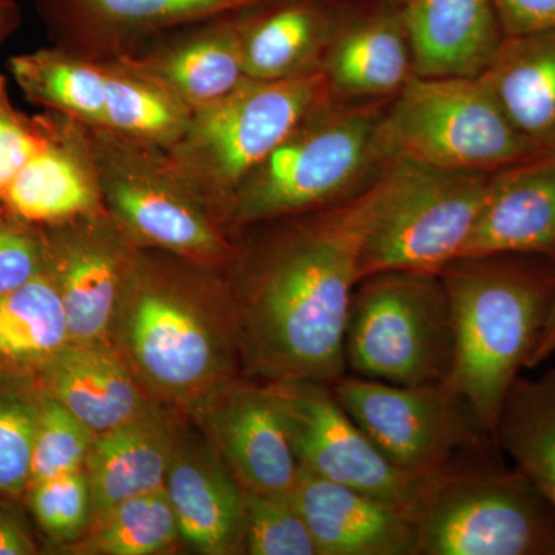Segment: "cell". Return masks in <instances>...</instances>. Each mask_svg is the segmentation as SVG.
Segmentation results:
<instances>
[{
  "label": "cell",
  "mask_w": 555,
  "mask_h": 555,
  "mask_svg": "<svg viewBox=\"0 0 555 555\" xmlns=\"http://www.w3.org/2000/svg\"><path fill=\"white\" fill-rule=\"evenodd\" d=\"M25 494L39 528L53 542L68 546L86 534L93 517L86 470L46 478L28 486Z\"/></svg>",
  "instance_id": "cell-35"
},
{
  "label": "cell",
  "mask_w": 555,
  "mask_h": 555,
  "mask_svg": "<svg viewBox=\"0 0 555 555\" xmlns=\"http://www.w3.org/2000/svg\"><path fill=\"white\" fill-rule=\"evenodd\" d=\"M164 488L181 540L196 553L246 554L244 489L207 440L179 434Z\"/></svg>",
  "instance_id": "cell-19"
},
{
  "label": "cell",
  "mask_w": 555,
  "mask_h": 555,
  "mask_svg": "<svg viewBox=\"0 0 555 555\" xmlns=\"http://www.w3.org/2000/svg\"><path fill=\"white\" fill-rule=\"evenodd\" d=\"M236 13L164 33L115 60L155 80L192 113L210 107L248 79Z\"/></svg>",
  "instance_id": "cell-17"
},
{
  "label": "cell",
  "mask_w": 555,
  "mask_h": 555,
  "mask_svg": "<svg viewBox=\"0 0 555 555\" xmlns=\"http://www.w3.org/2000/svg\"><path fill=\"white\" fill-rule=\"evenodd\" d=\"M343 0H259L236 13L247 78L283 80L321 72Z\"/></svg>",
  "instance_id": "cell-21"
},
{
  "label": "cell",
  "mask_w": 555,
  "mask_h": 555,
  "mask_svg": "<svg viewBox=\"0 0 555 555\" xmlns=\"http://www.w3.org/2000/svg\"><path fill=\"white\" fill-rule=\"evenodd\" d=\"M244 550L248 555H318L292 492L244 489Z\"/></svg>",
  "instance_id": "cell-33"
},
{
  "label": "cell",
  "mask_w": 555,
  "mask_h": 555,
  "mask_svg": "<svg viewBox=\"0 0 555 555\" xmlns=\"http://www.w3.org/2000/svg\"><path fill=\"white\" fill-rule=\"evenodd\" d=\"M181 540L177 516L166 488L124 500L94 514L75 553L101 555H158L170 553Z\"/></svg>",
  "instance_id": "cell-31"
},
{
  "label": "cell",
  "mask_w": 555,
  "mask_h": 555,
  "mask_svg": "<svg viewBox=\"0 0 555 555\" xmlns=\"http://www.w3.org/2000/svg\"><path fill=\"white\" fill-rule=\"evenodd\" d=\"M332 390L378 451L412 477L443 473L460 452L492 441L448 383L398 386L346 374Z\"/></svg>",
  "instance_id": "cell-11"
},
{
  "label": "cell",
  "mask_w": 555,
  "mask_h": 555,
  "mask_svg": "<svg viewBox=\"0 0 555 555\" xmlns=\"http://www.w3.org/2000/svg\"><path fill=\"white\" fill-rule=\"evenodd\" d=\"M86 124V122H83ZM105 210L139 247L225 269L235 244L166 149L86 124Z\"/></svg>",
  "instance_id": "cell-9"
},
{
  "label": "cell",
  "mask_w": 555,
  "mask_h": 555,
  "mask_svg": "<svg viewBox=\"0 0 555 555\" xmlns=\"http://www.w3.org/2000/svg\"><path fill=\"white\" fill-rule=\"evenodd\" d=\"M492 441L555 511V369L537 379L518 377L507 390Z\"/></svg>",
  "instance_id": "cell-28"
},
{
  "label": "cell",
  "mask_w": 555,
  "mask_h": 555,
  "mask_svg": "<svg viewBox=\"0 0 555 555\" xmlns=\"http://www.w3.org/2000/svg\"><path fill=\"white\" fill-rule=\"evenodd\" d=\"M321 73L338 100L396 98L416 76L403 9L387 0H343Z\"/></svg>",
  "instance_id": "cell-16"
},
{
  "label": "cell",
  "mask_w": 555,
  "mask_h": 555,
  "mask_svg": "<svg viewBox=\"0 0 555 555\" xmlns=\"http://www.w3.org/2000/svg\"><path fill=\"white\" fill-rule=\"evenodd\" d=\"M50 129V113L28 115L13 104L9 80L0 75V199L38 153Z\"/></svg>",
  "instance_id": "cell-36"
},
{
  "label": "cell",
  "mask_w": 555,
  "mask_h": 555,
  "mask_svg": "<svg viewBox=\"0 0 555 555\" xmlns=\"http://www.w3.org/2000/svg\"><path fill=\"white\" fill-rule=\"evenodd\" d=\"M35 383L96 434L129 422L152 403L109 341L68 343Z\"/></svg>",
  "instance_id": "cell-23"
},
{
  "label": "cell",
  "mask_w": 555,
  "mask_h": 555,
  "mask_svg": "<svg viewBox=\"0 0 555 555\" xmlns=\"http://www.w3.org/2000/svg\"><path fill=\"white\" fill-rule=\"evenodd\" d=\"M294 496L318 555H416L414 524L400 507L301 466Z\"/></svg>",
  "instance_id": "cell-20"
},
{
  "label": "cell",
  "mask_w": 555,
  "mask_h": 555,
  "mask_svg": "<svg viewBox=\"0 0 555 555\" xmlns=\"http://www.w3.org/2000/svg\"><path fill=\"white\" fill-rule=\"evenodd\" d=\"M40 390L33 377L0 375V496L16 499L30 485Z\"/></svg>",
  "instance_id": "cell-32"
},
{
  "label": "cell",
  "mask_w": 555,
  "mask_h": 555,
  "mask_svg": "<svg viewBox=\"0 0 555 555\" xmlns=\"http://www.w3.org/2000/svg\"><path fill=\"white\" fill-rule=\"evenodd\" d=\"M22 13L16 0H0V47L20 28Z\"/></svg>",
  "instance_id": "cell-41"
},
{
  "label": "cell",
  "mask_w": 555,
  "mask_h": 555,
  "mask_svg": "<svg viewBox=\"0 0 555 555\" xmlns=\"http://www.w3.org/2000/svg\"><path fill=\"white\" fill-rule=\"evenodd\" d=\"M379 163L406 159L440 169L496 173L540 158L507 119L483 76H415L387 102L377 131Z\"/></svg>",
  "instance_id": "cell-6"
},
{
  "label": "cell",
  "mask_w": 555,
  "mask_h": 555,
  "mask_svg": "<svg viewBox=\"0 0 555 555\" xmlns=\"http://www.w3.org/2000/svg\"><path fill=\"white\" fill-rule=\"evenodd\" d=\"M327 98L255 167L230 199L224 224L241 230L337 203L379 167L377 131L387 102Z\"/></svg>",
  "instance_id": "cell-4"
},
{
  "label": "cell",
  "mask_w": 555,
  "mask_h": 555,
  "mask_svg": "<svg viewBox=\"0 0 555 555\" xmlns=\"http://www.w3.org/2000/svg\"><path fill=\"white\" fill-rule=\"evenodd\" d=\"M259 0H35L54 46L115 60L164 33L247 9Z\"/></svg>",
  "instance_id": "cell-14"
},
{
  "label": "cell",
  "mask_w": 555,
  "mask_h": 555,
  "mask_svg": "<svg viewBox=\"0 0 555 555\" xmlns=\"http://www.w3.org/2000/svg\"><path fill=\"white\" fill-rule=\"evenodd\" d=\"M96 436L93 429L62 406L60 401L40 392L30 485L62 474L83 470Z\"/></svg>",
  "instance_id": "cell-34"
},
{
  "label": "cell",
  "mask_w": 555,
  "mask_h": 555,
  "mask_svg": "<svg viewBox=\"0 0 555 555\" xmlns=\"http://www.w3.org/2000/svg\"><path fill=\"white\" fill-rule=\"evenodd\" d=\"M387 2L392 3V5L400 7V9H404V7L411 3V0H387Z\"/></svg>",
  "instance_id": "cell-42"
},
{
  "label": "cell",
  "mask_w": 555,
  "mask_h": 555,
  "mask_svg": "<svg viewBox=\"0 0 555 555\" xmlns=\"http://www.w3.org/2000/svg\"><path fill=\"white\" fill-rule=\"evenodd\" d=\"M46 272L42 225L25 221L0 204V294L27 286Z\"/></svg>",
  "instance_id": "cell-37"
},
{
  "label": "cell",
  "mask_w": 555,
  "mask_h": 555,
  "mask_svg": "<svg viewBox=\"0 0 555 555\" xmlns=\"http://www.w3.org/2000/svg\"><path fill=\"white\" fill-rule=\"evenodd\" d=\"M262 386L302 469L409 513L429 477H412L393 466L341 408L332 386L312 382Z\"/></svg>",
  "instance_id": "cell-12"
},
{
  "label": "cell",
  "mask_w": 555,
  "mask_h": 555,
  "mask_svg": "<svg viewBox=\"0 0 555 555\" xmlns=\"http://www.w3.org/2000/svg\"><path fill=\"white\" fill-rule=\"evenodd\" d=\"M555 353V299L553 309H551L550 317H547V321L545 324V328H543L542 337H540L539 345H537V349L534 356L531 358V363H529V369L537 367L539 364L545 363L547 358L553 357Z\"/></svg>",
  "instance_id": "cell-40"
},
{
  "label": "cell",
  "mask_w": 555,
  "mask_h": 555,
  "mask_svg": "<svg viewBox=\"0 0 555 555\" xmlns=\"http://www.w3.org/2000/svg\"><path fill=\"white\" fill-rule=\"evenodd\" d=\"M42 229L47 273L60 294L69 343L109 341L138 244L105 208Z\"/></svg>",
  "instance_id": "cell-13"
},
{
  "label": "cell",
  "mask_w": 555,
  "mask_h": 555,
  "mask_svg": "<svg viewBox=\"0 0 555 555\" xmlns=\"http://www.w3.org/2000/svg\"><path fill=\"white\" fill-rule=\"evenodd\" d=\"M389 192L386 164L347 198L233 236L225 272L238 317L241 374L334 385L364 244Z\"/></svg>",
  "instance_id": "cell-1"
},
{
  "label": "cell",
  "mask_w": 555,
  "mask_h": 555,
  "mask_svg": "<svg viewBox=\"0 0 555 555\" xmlns=\"http://www.w3.org/2000/svg\"><path fill=\"white\" fill-rule=\"evenodd\" d=\"M108 80L100 127L169 149L184 133L192 109L155 80L107 60Z\"/></svg>",
  "instance_id": "cell-30"
},
{
  "label": "cell",
  "mask_w": 555,
  "mask_h": 555,
  "mask_svg": "<svg viewBox=\"0 0 555 555\" xmlns=\"http://www.w3.org/2000/svg\"><path fill=\"white\" fill-rule=\"evenodd\" d=\"M50 113L46 141L0 204L38 225L104 210L86 124Z\"/></svg>",
  "instance_id": "cell-18"
},
{
  "label": "cell",
  "mask_w": 555,
  "mask_h": 555,
  "mask_svg": "<svg viewBox=\"0 0 555 555\" xmlns=\"http://www.w3.org/2000/svg\"><path fill=\"white\" fill-rule=\"evenodd\" d=\"M438 273L454 324V369L447 383L492 438L507 390L529 369L553 309L555 258L463 257Z\"/></svg>",
  "instance_id": "cell-3"
},
{
  "label": "cell",
  "mask_w": 555,
  "mask_h": 555,
  "mask_svg": "<svg viewBox=\"0 0 555 555\" xmlns=\"http://www.w3.org/2000/svg\"><path fill=\"white\" fill-rule=\"evenodd\" d=\"M403 14L420 78H477L505 38L495 0H411Z\"/></svg>",
  "instance_id": "cell-24"
},
{
  "label": "cell",
  "mask_w": 555,
  "mask_h": 555,
  "mask_svg": "<svg viewBox=\"0 0 555 555\" xmlns=\"http://www.w3.org/2000/svg\"><path fill=\"white\" fill-rule=\"evenodd\" d=\"M347 374L398 386L441 385L455 360L440 273L386 270L358 281L345 332Z\"/></svg>",
  "instance_id": "cell-5"
},
{
  "label": "cell",
  "mask_w": 555,
  "mask_h": 555,
  "mask_svg": "<svg viewBox=\"0 0 555 555\" xmlns=\"http://www.w3.org/2000/svg\"><path fill=\"white\" fill-rule=\"evenodd\" d=\"M38 553L27 529L7 507L0 506V555H33Z\"/></svg>",
  "instance_id": "cell-39"
},
{
  "label": "cell",
  "mask_w": 555,
  "mask_h": 555,
  "mask_svg": "<svg viewBox=\"0 0 555 555\" xmlns=\"http://www.w3.org/2000/svg\"><path fill=\"white\" fill-rule=\"evenodd\" d=\"M389 192L367 236L361 278L386 270L438 273L460 257L494 173L386 160Z\"/></svg>",
  "instance_id": "cell-10"
},
{
  "label": "cell",
  "mask_w": 555,
  "mask_h": 555,
  "mask_svg": "<svg viewBox=\"0 0 555 555\" xmlns=\"http://www.w3.org/2000/svg\"><path fill=\"white\" fill-rule=\"evenodd\" d=\"M505 36L555 28V0H495Z\"/></svg>",
  "instance_id": "cell-38"
},
{
  "label": "cell",
  "mask_w": 555,
  "mask_h": 555,
  "mask_svg": "<svg viewBox=\"0 0 555 555\" xmlns=\"http://www.w3.org/2000/svg\"><path fill=\"white\" fill-rule=\"evenodd\" d=\"M179 434L170 412L153 401L129 422L98 434L83 467L93 516L124 500L163 489Z\"/></svg>",
  "instance_id": "cell-25"
},
{
  "label": "cell",
  "mask_w": 555,
  "mask_h": 555,
  "mask_svg": "<svg viewBox=\"0 0 555 555\" xmlns=\"http://www.w3.org/2000/svg\"><path fill=\"white\" fill-rule=\"evenodd\" d=\"M331 96L321 72L283 80L248 78L224 100L193 112L184 133L166 150L225 229V210L243 179Z\"/></svg>",
  "instance_id": "cell-8"
},
{
  "label": "cell",
  "mask_w": 555,
  "mask_h": 555,
  "mask_svg": "<svg viewBox=\"0 0 555 555\" xmlns=\"http://www.w3.org/2000/svg\"><path fill=\"white\" fill-rule=\"evenodd\" d=\"M534 254L555 258V158L496 171L459 258Z\"/></svg>",
  "instance_id": "cell-22"
},
{
  "label": "cell",
  "mask_w": 555,
  "mask_h": 555,
  "mask_svg": "<svg viewBox=\"0 0 555 555\" xmlns=\"http://www.w3.org/2000/svg\"><path fill=\"white\" fill-rule=\"evenodd\" d=\"M9 72L31 104L100 126L107 94V61L91 60L51 43L11 57Z\"/></svg>",
  "instance_id": "cell-27"
},
{
  "label": "cell",
  "mask_w": 555,
  "mask_h": 555,
  "mask_svg": "<svg viewBox=\"0 0 555 555\" xmlns=\"http://www.w3.org/2000/svg\"><path fill=\"white\" fill-rule=\"evenodd\" d=\"M416 555H555V511L517 469L452 465L408 513Z\"/></svg>",
  "instance_id": "cell-7"
},
{
  "label": "cell",
  "mask_w": 555,
  "mask_h": 555,
  "mask_svg": "<svg viewBox=\"0 0 555 555\" xmlns=\"http://www.w3.org/2000/svg\"><path fill=\"white\" fill-rule=\"evenodd\" d=\"M68 343L64 308L49 273L0 294V375L35 378Z\"/></svg>",
  "instance_id": "cell-29"
},
{
  "label": "cell",
  "mask_w": 555,
  "mask_h": 555,
  "mask_svg": "<svg viewBox=\"0 0 555 555\" xmlns=\"http://www.w3.org/2000/svg\"><path fill=\"white\" fill-rule=\"evenodd\" d=\"M241 488L292 492L299 463L262 383L235 379L193 414Z\"/></svg>",
  "instance_id": "cell-15"
},
{
  "label": "cell",
  "mask_w": 555,
  "mask_h": 555,
  "mask_svg": "<svg viewBox=\"0 0 555 555\" xmlns=\"http://www.w3.org/2000/svg\"><path fill=\"white\" fill-rule=\"evenodd\" d=\"M109 343L150 397L195 414L241 372L238 317L225 269L139 247Z\"/></svg>",
  "instance_id": "cell-2"
},
{
  "label": "cell",
  "mask_w": 555,
  "mask_h": 555,
  "mask_svg": "<svg viewBox=\"0 0 555 555\" xmlns=\"http://www.w3.org/2000/svg\"><path fill=\"white\" fill-rule=\"evenodd\" d=\"M481 76L518 133L555 158V28L505 36Z\"/></svg>",
  "instance_id": "cell-26"
}]
</instances>
